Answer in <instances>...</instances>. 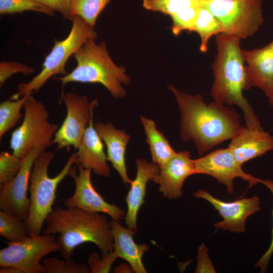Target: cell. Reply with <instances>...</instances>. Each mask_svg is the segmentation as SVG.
Here are the masks:
<instances>
[{
  "mask_svg": "<svg viewBox=\"0 0 273 273\" xmlns=\"http://www.w3.org/2000/svg\"><path fill=\"white\" fill-rule=\"evenodd\" d=\"M168 88L173 94L180 111V139L184 142L192 141L199 156L231 140L243 127L240 115L232 106L215 101L207 104L201 95L184 93L171 84Z\"/></svg>",
  "mask_w": 273,
  "mask_h": 273,
  "instance_id": "cell-1",
  "label": "cell"
},
{
  "mask_svg": "<svg viewBox=\"0 0 273 273\" xmlns=\"http://www.w3.org/2000/svg\"><path fill=\"white\" fill-rule=\"evenodd\" d=\"M241 39L221 33L216 36L217 52L212 68L214 82L210 94L214 101L243 111L246 127L263 129L251 105L243 92L251 87L245 59L240 48Z\"/></svg>",
  "mask_w": 273,
  "mask_h": 273,
  "instance_id": "cell-2",
  "label": "cell"
},
{
  "mask_svg": "<svg viewBox=\"0 0 273 273\" xmlns=\"http://www.w3.org/2000/svg\"><path fill=\"white\" fill-rule=\"evenodd\" d=\"M43 234H59L57 241L60 255L72 259L74 249L87 242L94 243L102 256L113 249L111 222L104 214L76 207H57L48 215Z\"/></svg>",
  "mask_w": 273,
  "mask_h": 273,
  "instance_id": "cell-3",
  "label": "cell"
},
{
  "mask_svg": "<svg viewBox=\"0 0 273 273\" xmlns=\"http://www.w3.org/2000/svg\"><path fill=\"white\" fill-rule=\"evenodd\" d=\"M76 67L61 77L54 78L63 85L69 82L95 83L103 85L115 99L123 98L126 91L122 84L130 81V77L122 66L113 61L105 41L98 44L95 40L85 43L74 55Z\"/></svg>",
  "mask_w": 273,
  "mask_h": 273,
  "instance_id": "cell-4",
  "label": "cell"
},
{
  "mask_svg": "<svg viewBox=\"0 0 273 273\" xmlns=\"http://www.w3.org/2000/svg\"><path fill=\"white\" fill-rule=\"evenodd\" d=\"M54 156L52 152L44 151L35 158L29 179L30 207L25 220L29 236L39 235L48 215L52 211L58 186L69 175L75 164L77 154H72L61 171L55 177L48 175V167Z\"/></svg>",
  "mask_w": 273,
  "mask_h": 273,
  "instance_id": "cell-5",
  "label": "cell"
},
{
  "mask_svg": "<svg viewBox=\"0 0 273 273\" xmlns=\"http://www.w3.org/2000/svg\"><path fill=\"white\" fill-rule=\"evenodd\" d=\"M71 21L72 26L68 36L62 40L54 39L53 47L46 56L40 72L28 82L20 83L18 86L19 92L10 99L17 100L20 96L37 92L55 75L67 74L65 65L69 57L88 41L95 40L97 33L93 27L78 16H74Z\"/></svg>",
  "mask_w": 273,
  "mask_h": 273,
  "instance_id": "cell-6",
  "label": "cell"
},
{
  "mask_svg": "<svg viewBox=\"0 0 273 273\" xmlns=\"http://www.w3.org/2000/svg\"><path fill=\"white\" fill-rule=\"evenodd\" d=\"M24 119L12 133L10 147L13 154L21 159L33 149L41 151L53 144L58 125L49 121V113L44 104L30 94L24 104Z\"/></svg>",
  "mask_w": 273,
  "mask_h": 273,
  "instance_id": "cell-7",
  "label": "cell"
},
{
  "mask_svg": "<svg viewBox=\"0 0 273 273\" xmlns=\"http://www.w3.org/2000/svg\"><path fill=\"white\" fill-rule=\"evenodd\" d=\"M223 33L240 39L252 36L263 22L261 0H201Z\"/></svg>",
  "mask_w": 273,
  "mask_h": 273,
  "instance_id": "cell-8",
  "label": "cell"
},
{
  "mask_svg": "<svg viewBox=\"0 0 273 273\" xmlns=\"http://www.w3.org/2000/svg\"><path fill=\"white\" fill-rule=\"evenodd\" d=\"M57 251L59 245L54 235L29 236L21 242H9L0 250V266H13L23 273L43 272L41 259Z\"/></svg>",
  "mask_w": 273,
  "mask_h": 273,
  "instance_id": "cell-9",
  "label": "cell"
},
{
  "mask_svg": "<svg viewBox=\"0 0 273 273\" xmlns=\"http://www.w3.org/2000/svg\"><path fill=\"white\" fill-rule=\"evenodd\" d=\"M67 114L62 125L55 134L53 144L57 149L73 146L77 149L86 128L93 120V110L98 105L97 99L89 102L86 96L73 92H62Z\"/></svg>",
  "mask_w": 273,
  "mask_h": 273,
  "instance_id": "cell-10",
  "label": "cell"
},
{
  "mask_svg": "<svg viewBox=\"0 0 273 273\" xmlns=\"http://www.w3.org/2000/svg\"><path fill=\"white\" fill-rule=\"evenodd\" d=\"M72 167L69 175L73 178L75 189L72 196L64 202L66 207H76L93 212L104 213L112 219L120 221L125 216L126 212L118 206L106 202L94 188L91 181L92 169L84 168L77 165Z\"/></svg>",
  "mask_w": 273,
  "mask_h": 273,
  "instance_id": "cell-11",
  "label": "cell"
},
{
  "mask_svg": "<svg viewBox=\"0 0 273 273\" xmlns=\"http://www.w3.org/2000/svg\"><path fill=\"white\" fill-rule=\"evenodd\" d=\"M196 174H204L215 178L224 185L228 192H234L233 181L241 178L248 181L249 188L259 183L260 178L244 172L231 150L228 148L216 149L204 157L194 160Z\"/></svg>",
  "mask_w": 273,
  "mask_h": 273,
  "instance_id": "cell-12",
  "label": "cell"
},
{
  "mask_svg": "<svg viewBox=\"0 0 273 273\" xmlns=\"http://www.w3.org/2000/svg\"><path fill=\"white\" fill-rule=\"evenodd\" d=\"M40 149H33L22 159L21 167L16 175L1 187L0 209L9 211L25 221L28 215L30 200L27 190L34 161L41 152Z\"/></svg>",
  "mask_w": 273,
  "mask_h": 273,
  "instance_id": "cell-13",
  "label": "cell"
},
{
  "mask_svg": "<svg viewBox=\"0 0 273 273\" xmlns=\"http://www.w3.org/2000/svg\"><path fill=\"white\" fill-rule=\"evenodd\" d=\"M193 194L195 198L207 201L217 210L223 219L214 223L216 229L244 232L246 219L261 209L260 201L257 196L225 202L213 197L205 190H198Z\"/></svg>",
  "mask_w": 273,
  "mask_h": 273,
  "instance_id": "cell-14",
  "label": "cell"
},
{
  "mask_svg": "<svg viewBox=\"0 0 273 273\" xmlns=\"http://www.w3.org/2000/svg\"><path fill=\"white\" fill-rule=\"evenodd\" d=\"M159 167V172L154 182L159 185V191L162 195L170 200L182 195L185 180L196 174L194 160L191 159L188 151L176 152Z\"/></svg>",
  "mask_w": 273,
  "mask_h": 273,
  "instance_id": "cell-15",
  "label": "cell"
},
{
  "mask_svg": "<svg viewBox=\"0 0 273 273\" xmlns=\"http://www.w3.org/2000/svg\"><path fill=\"white\" fill-rule=\"evenodd\" d=\"M136 174L134 180H131L130 188L125 198L127 211L124 217L128 228L136 233L137 215L142 205L145 203L147 184L154 181L159 172L160 167L154 162L137 158L135 160Z\"/></svg>",
  "mask_w": 273,
  "mask_h": 273,
  "instance_id": "cell-16",
  "label": "cell"
},
{
  "mask_svg": "<svg viewBox=\"0 0 273 273\" xmlns=\"http://www.w3.org/2000/svg\"><path fill=\"white\" fill-rule=\"evenodd\" d=\"M251 87L259 88L270 98L273 96V39L265 47L242 50Z\"/></svg>",
  "mask_w": 273,
  "mask_h": 273,
  "instance_id": "cell-17",
  "label": "cell"
},
{
  "mask_svg": "<svg viewBox=\"0 0 273 273\" xmlns=\"http://www.w3.org/2000/svg\"><path fill=\"white\" fill-rule=\"evenodd\" d=\"M228 148L238 162L242 165L273 150V136L263 129H252L243 126L231 139Z\"/></svg>",
  "mask_w": 273,
  "mask_h": 273,
  "instance_id": "cell-18",
  "label": "cell"
},
{
  "mask_svg": "<svg viewBox=\"0 0 273 273\" xmlns=\"http://www.w3.org/2000/svg\"><path fill=\"white\" fill-rule=\"evenodd\" d=\"M102 141L92 120L86 128L77 148L75 164L90 169L99 176L108 177L110 175V168L107 163V155L104 152Z\"/></svg>",
  "mask_w": 273,
  "mask_h": 273,
  "instance_id": "cell-19",
  "label": "cell"
},
{
  "mask_svg": "<svg viewBox=\"0 0 273 273\" xmlns=\"http://www.w3.org/2000/svg\"><path fill=\"white\" fill-rule=\"evenodd\" d=\"M107 147V160L117 171L123 182L130 184L125 164V151L130 136L123 129L115 128L110 122H98L94 124Z\"/></svg>",
  "mask_w": 273,
  "mask_h": 273,
  "instance_id": "cell-20",
  "label": "cell"
},
{
  "mask_svg": "<svg viewBox=\"0 0 273 273\" xmlns=\"http://www.w3.org/2000/svg\"><path fill=\"white\" fill-rule=\"evenodd\" d=\"M111 232L113 237V251L116 257L126 261L134 272L146 273L142 258L149 247L146 243L137 244L133 235L135 234L129 229L122 226L120 221L112 219Z\"/></svg>",
  "mask_w": 273,
  "mask_h": 273,
  "instance_id": "cell-21",
  "label": "cell"
},
{
  "mask_svg": "<svg viewBox=\"0 0 273 273\" xmlns=\"http://www.w3.org/2000/svg\"><path fill=\"white\" fill-rule=\"evenodd\" d=\"M141 121L147 136L146 142L149 146L152 161L160 166L176 152L163 134L157 129L153 120L141 116Z\"/></svg>",
  "mask_w": 273,
  "mask_h": 273,
  "instance_id": "cell-22",
  "label": "cell"
},
{
  "mask_svg": "<svg viewBox=\"0 0 273 273\" xmlns=\"http://www.w3.org/2000/svg\"><path fill=\"white\" fill-rule=\"evenodd\" d=\"M194 31L200 36V50L202 53L207 52L208 41L213 35L223 33L220 24L212 13L201 3V1L195 22Z\"/></svg>",
  "mask_w": 273,
  "mask_h": 273,
  "instance_id": "cell-23",
  "label": "cell"
},
{
  "mask_svg": "<svg viewBox=\"0 0 273 273\" xmlns=\"http://www.w3.org/2000/svg\"><path fill=\"white\" fill-rule=\"evenodd\" d=\"M0 235L10 243L22 241L29 236L25 221L2 210L0 211Z\"/></svg>",
  "mask_w": 273,
  "mask_h": 273,
  "instance_id": "cell-24",
  "label": "cell"
},
{
  "mask_svg": "<svg viewBox=\"0 0 273 273\" xmlns=\"http://www.w3.org/2000/svg\"><path fill=\"white\" fill-rule=\"evenodd\" d=\"M30 94L17 100L9 99L0 104V139L24 116L21 110Z\"/></svg>",
  "mask_w": 273,
  "mask_h": 273,
  "instance_id": "cell-25",
  "label": "cell"
},
{
  "mask_svg": "<svg viewBox=\"0 0 273 273\" xmlns=\"http://www.w3.org/2000/svg\"><path fill=\"white\" fill-rule=\"evenodd\" d=\"M111 0H70L71 14L82 18L94 27L97 19Z\"/></svg>",
  "mask_w": 273,
  "mask_h": 273,
  "instance_id": "cell-26",
  "label": "cell"
},
{
  "mask_svg": "<svg viewBox=\"0 0 273 273\" xmlns=\"http://www.w3.org/2000/svg\"><path fill=\"white\" fill-rule=\"evenodd\" d=\"M201 0H143L147 10L162 13L170 17L185 9L200 4Z\"/></svg>",
  "mask_w": 273,
  "mask_h": 273,
  "instance_id": "cell-27",
  "label": "cell"
},
{
  "mask_svg": "<svg viewBox=\"0 0 273 273\" xmlns=\"http://www.w3.org/2000/svg\"><path fill=\"white\" fill-rule=\"evenodd\" d=\"M33 11L53 16L54 11L51 9L38 3L34 0H0V14H13Z\"/></svg>",
  "mask_w": 273,
  "mask_h": 273,
  "instance_id": "cell-28",
  "label": "cell"
},
{
  "mask_svg": "<svg viewBox=\"0 0 273 273\" xmlns=\"http://www.w3.org/2000/svg\"><path fill=\"white\" fill-rule=\"evenodd\" d=\"M44 273H89V266L76 264L72 259L61 260L56 257L42 259Z\"/></svg>",
  "mask_w": 273,
  "mask_h": 273,
  "instance_id": "cell-29",
  "label": "cell"
},
{
  "mask_svg": "<svg viewBox=\"0 0 273 273\" xmlns=\"http://www.w3.org/2000/svg\"><path fill=\"white\" fill-rule=\"evenodd\" d=\"M200 4L190 7L171 17V28L174 35H177L184 30L194 31V24Z\"/></svg>",
  "mask_w": 273,
  "mask_h": 273,
  "instance_id": "cell-30",
  "label": "cell"
},
{
  "mask_svg": "<svg viewBox=\"0 0 273 273\" xmlns=\"http://www.w3.org/2000/svg\"><path fill=\"white\" fill-rule=\"evenodd\" d=\"M22 159L8 152L0 154V187L11 181L18 173Z\"/></svg>",
  "mask_w": 273,
  "mask_h": 273,
  "instance_id": "cell-31",
  "label": "cell"
},
{
  "mask_svg": "<svg viewBox=\"0 0 273 273\" xmlns=\"http://www.w3.org/2000/svg\"><path fill=\"white\" fill-rule=\"evenodd\" d=\"M117 258L113 250L103 256L102 258L97 253L93 252L88 256L87 263L90 272L107 273L109 272Z\"/></svg>",
  "mask_w": 273,
  "mask_h": 273,
  "instance_id": "cell-32",
  "label": "cell"
},
{
  "mask_svg": "<svg viewBox=\"0 0 273 273\" xmlns=\"http://www.w3.org/2000/svg\"><path fill=\"white\" fill-rule=\"evenodd\" d=\"M35 72V69L24 64L15 61H2L0 63V86L13 74L20 73L28 76Z\"/></svg>",
  "mask_w": 273,
  "mask_h": 273,
  "instance_id": "cell-33",
  "label": "cell"
},
{
  "mask_svg": "<svg viewBox=\"0 0 273 273\" xmlns=\"http://www.w3.org/2000/svg\"><path fill=\"white\" fill-rule=\"evenodd\" d=\"M259 183L264 185L267 187L273 195V181L269 179H260ZM273 220V209L272 211ZM273 253V226L271 232V240L270 245L266 252L262 255L260 258L256 262L255 267H259L260 272L264 273L266 272L269 261Z\"/></svg>",
  "mask_w": 273,
  "mask_h": 273,
  "instance_id": "cell-34",
  "label": "cell"
},
{
  "mask_svg": "<svg viewBox=\"0 0 273 273\" xmlns=\"http://www.w3.org/2000/svg\"><path fill=\"white\" fill-rule=\"evenodd\" d=\"M54 11L59 12L63 19L71 20L70 0H34Z\"/></svg>",
  "mask_w": 273,
  "mask_h": 273,
  "instance_id": "cell-35",
  "label": "cell"
},
{
  "mask_svg": "<svg viewBox=\"0 0 273 273\" xmlns=\"http://www.w3.org/2000/svg\"><path fill=\"white\" fill-rule=\"evenodd\" d=\"M197 260L195 272H216L208 254L207 248L203 243L198 248Z\"/></svg>",
  "mask_w": 273,
  "mask_h": 273,
  "instance_id": "cell-36",
  "label": "cell"
},
{
  "mask_svg": "<svg viewBox=\"0 0 273 273\" xmlns=\"http://www.w3.org/2000/svg\"><path fill=\"white\" fill-rule=\"evenodd\" d=\"M134 272L132 268L130 265H128L125 263H122L119 266L116 267L114 270L115 273L122 272Z\"/></svg>",
  "mask_w": 273,
  "mask_h": 273,
  "instance_id": "cell-37",
  "label": "cell"
},
{
  "mask_svg": "<svg viewBox=\"0 0 273 273\" xmlns=\"http://www.w3.org/2000/svg\"><path fill=\"white\" fill-rule=\"evenodd\" d=\"M0 273H23L19 268L13 266H1Z\"/></svg>",
  "mask_w": 273,
  "mask_h": 273,
  "instance_id": "cell-38",
  "label": "cell"
},
{
  "mask_svg": "<svg viewBox=\"0 0 273 273\" xmlns=\"http://www.w3.org/2000/svg\"><path fill=\"white\" fill-rule=\"evenodd\" d=\"M269 99V103L273 107V96Z\"/></svg>",
  "mask_w": 273,
  "mask_h": 273,
  "instance_id": "cell-39",
  "label": "cell"
}]
</instances>
